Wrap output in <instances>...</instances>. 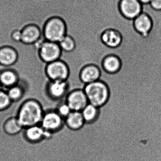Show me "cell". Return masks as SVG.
<instances>
[{"instance_id": "6da1fadb", "label": "cell", "mask_w": 161, "mask_h": 161, "mask_svg": "<svg viewBox=\"0 0 161 161\" xmlns=\"http://www.w3.org/2000/svg\"><path fill=\"white\" fill-rule=\"evenodd\" d=\"M44 112L40 102L35 99H29L21 103L16 116L23 129H25L40 125Z\"/></svg>"}, {"instance_id": "7a4b0ae2", "label": "cell", "mask_w": 161, "mask_h": 161, "mask_svg": "<svg viewBox=\"0 0 161 161\" xmlns=\"http://www.w3.org/2000/svg\"><path fill=\"white\" fill-rule=\"evenodd\" d=\"M83 91L89 103L98 108L104 105L109 98L108 87L101 81L86 85Z\"/></svg>"}, {"instance_id": "3957f363", "label": "cell", "mask_w": 161, "mask_h": 161, "mask_svg": "<svg viewBox=\"0 0 161 161\" xmlns=\"http://www.w3.org/2000/svg\"><path fill=\"white\" fill-rule=\"evenodd\" d=\"M64 22L59 18L49 19L44 27V35L47 41L59 43L66 35Z\"/></svg>"}, {"instance_id": "277c9868", "label": "cell", "mask_w": 161, "mask_h": 161, "mask_svg": "<svg viewBox=\"0 0 161 161\" xmlns=\"http://www.w3.org/2000/svg\"><path fill=\"white\" fill-rule=\"evenodd\" d=\"M40 125L45 130L54 135L62 130L64 127V119L55 109H48L45 111Z\"/></svg>"}, {"instance_id": "5b68a950", "label": "cell", "mask_w": 161, "mask_h": 161, "mask_svg": "<svg viewBox=\"0 0 161 161\" xmlns=\"http://www.w3.org/2000/svg\"><path fill=\"white\" fill-rule=\"evenodd\" d=\"M44 72L49 80L66 81L69 74L67 65L60 60L47 64Z\"/></svg>"}, {"instance_id": "8992f818", "label": "cell", "mask_w": 161, "mask_h": 161, "mask_svg": "<svg viewBox=\"0 0 161 161\" xmlns=\"http://www.w3.org/2000/svg\"><path fill=\"white\" fill-rule=\"evenodd\" d=\"M69 91V85L67 80H49L46 85L47 96L57 102L65 99Z\"/></svg>"}, {"instance_id": "52a82bcc", "label": "cell", "mask_w": 161, "mask_h": 161, "mask_svg": "<svg viewBox=\"0 0 161 161\" xmlns=\"http://www.w3.org/2000/svg\"><path fill=\"white\" fill-rule=\"evenodd\" d=\"M62 49L58 43L45 41L39 48L41 60L48 64L60 59Z\"/></svg>"}, {"instance_id": "ba28073f", "label": "cell", "mask_w": 161, "mask_h": 161, "mask_svg": "<svg viewBox=\"0 0 161 161\" xmlns=\"http://www.w3.org/2000/svg\"><path fill=\"white\" fill-rule=\"evenodd\" d=\"M65 101L72 111L81 112L89 103L83 90H75L69 92L67 95Z\"/></svg>"}, {"instance_id": "9c48e42d", "label": "cell", "mask_w": 161, "mask_h": 161, "mask_svg": "<svg viewBox=\"0 0 161 161\" xmlns=\"http://www.w3.org/2000/svg\"><path fill=\"white\" fill-rule=\"evenodd\" d=\"M119 9L126 18L134 19L142 13V3L138 0H121Z\"/></svg>"}, {"instance_id": "30bf717a", "label": "cell", "mask_w": 161, "mask_h": 161, "mask_svg": "<svg viewBox=\"0 0 161 161\" xmlns=\"http://www.w3.org/2000/svg\"><path fill=\"white\" fill-rule=\"evenodd\" d=\"M19 72L16 69L12 68H0V84L1 87L7 90L19 83Z\"/></svg>"}, {"instance_id": "8fae6325", "label": "cell", "mask_w": 161, "mask_h": 161, "mask_svg": "<svg viewBox=\"0 0 161 161\" xmlns=\"http://www.w3.org/2000/svg\"><path fill=\"white\" fill-rule=\"evenodd\" d=\"M46 131L40 125H34L23 130V137L31 144H37L46 140Z\"/></svg>"}, {"instance_id": "7c38bea8", "label": "cell", "mask_w": 161, "mask_h": 161, "mask_svg": "<svg viewBox=\"0 0 161 161\" xmlns=\"http://www.w3.org/2000/svg\"><path fill=\"white\" fill-rule=\"evenodd\" d=\"M15 50L10 47L0 48V68H8L14 65L18 60Z\"/></svg>"}, {"instance_id": "4fadbf2b", "label": "cell", "mask_w": 161, "mask_h": 161, "mask_svg": "<svg viewBox=\"0 0 161 161\" xmlns=\"http://www.w3.org/2000/svg\"><path fill=\"white\" fill-rule=\"evenodd\" d=\"M21 41L24 44H33L41 37V33L38 27L34 25L25 27L21 31Z\"/></svg>"}, {"instance_id": "5bb4252c", "label": "cell", "mask_w": 161, "mask_h": 161, "mask_svg": "<svg viewBox=\"0 0 161 161\" xmlns=\"http://www.w3.org/2000/svg\"><path fill=\"white\" fill-rule=\"evenodd\" d=\"M134 25L137 32L147 36L152 28V22L147 15L142 13L134 19Z\"/></svg>"}, {"instance_id": "9a60e30c", "label": "cell", "mask_w": 161, "mask_h": 161, "mask_svg": "<svg viewBox=\"0 0 161 161\" xmlns=\"http://www.w3.org/2000/svg\"><path fill=\"white\" fill-rule=\"evenodd\" d=\"M100 74V70L97 67L94 65H89L82 69L80 78L85 84H88L99 80Z\"/></svg>"}, {"instance_id": "2e32d148", "label": "cell", "mask_w": 161, "mask_h": 161, "mask_svg": "<svg viewBox=\"0 0 161 161\" xmlns=\"http://www.w3.org/2000/svg\"><path fill=\"white\" fill-rule=\"evenodd\" d=\"M101 39L103 44L107 47L115 48L121 44L122 37L118 31L110 29L106 30L103 33Z\"/></svg>"}, {"instance_id": "e0dca14e", "label": "cell", "mask_w": 161, "mask_h": 161, "mask_svg": "<svg viewBox=\"0 0 161 161\" xmlns=\"http://www.w3.org/2000/svg\"><path fill=\"white\" fill-rule=\"evenodd\" d=\"M3 131L9 136L17 135L23 130L16 116L11 117L6 119L3 125Z\"/></svg>"}, {"instance_id": "ac0fdd59", "label": "cell", "mask_w": 161, "mask_h": 161, "mask_svg": "<svg viewBox=\"0 0 161 161\" xmlns=\"http://www.w3.org/2000/svg\"><path fill=\"white\" fill-rule=\"evenodd\" d=\"M64 122L68 128L72 130H77L81 128L85 122L81 112L72 111L65 119Z\"/></svg>"}, {"instance_id": "d6986e66", "label": "cell", "mask_w": 161, "mask_h": 161, "mask_svg": "<svg viewBox=\"0 0 161 161\" xmlns=\"http://www.w3.org/2000/svg\"><path fill=\"white\" fill-rule=\"evenodd\" d=\"M120 61L117 56L111 55L104 58L103 62V69L109 73H115L120 69Z\"/></svg>"}, {"instance_id": "ffe728a7", "label": "cell", "mask_w": 161, "mask_h": 161, "mask_svg": "<svg viewBox=\"0 0 161 161\" xmlns=\"http://www.w3.org/2000/svg\"><path fill=\"white\" fill-rule=\"evenodd\" d=\"M26 88L19 82L17 84L6 90L10 99L13 103L19 101L24 97L26 93Z\"/></svg>"}, {"instance_id": "44dd1931", "label": "cell", "mask_w": 161, "mask_h": 161, "mask_svg": "<svg viewBox=\"0 0 161 161\" xmlns=\"http://www.w3.org/2000/svg\"><path fill=\"white\" fill-rule=\"evenodd\" d=\"M81 112L85 122L90 123L96 120L97 117L98 108L88 103Z\"/></svg>"}, {"instance_id": "7402d4cb", "label": "cell", "mask_w": 161, "mask_h": 161, "mask_svg": "<svg viewBox=\"0 0 161 161\" xmlns=\"http://www.w3.org/2000/svg\"><path fill=\"white\" fill-rule=\"evenodd\" d=\"M12 101L10 99L6 90L0 89V112L7 110L12 105Z\"/></svg>"}, {"instance_id": "603a6c76", "label": "cell", "mask_w": 161, "mask_h": 161, "mask_svg": "<svg viewBox=\"0 0 161 161\" xmlns=\"http://www.w3.org/2000/svg\"><path fill=\"white\" fill-rule=\"evenodd\" d=\"M54 109L64 119L72 112L70 107L67 103L65 99L58 102Z\"/></svg>"}, {"instance_id": "cb8c5ba5", "label": "cell", "mask_w": 161, "mask_h": 161, "mask_svg": "<svg viewBox=\"0 0 161 161\" xmlns=\"http://www.w3.org/2000/svg\"><path fill=\"white\" fill-rule=\"evenodd\" d=\"M59 46L62 50L65 52H71L74 50L75 43L72 37L66 35L59 43Z\"/></svg>"}, {"instance_id": "d4e9b609", "label": "cell", "mask_w": 161, "mask_h": 161, "mask_svg": "<svg viewBox=\"0 0 161 161\" xmlns=\"http://www.w3.org/2000/svg\"><path fill=\"white\" fill-rule=\"evenodd\" d=\"M150 4L154 10H161V0H151Z\"/></svg>"}, {"instance_id": "484cf974", "label": "cell", "mask_w": 161, "mask_h": 161, "mask_svg": "<svg viewBox=\"0 0 161 161\" xmlns=\"http://www.w3.org/2000/svg\"><path fill=\"white\" fill-rule=\"evenodd\" d=\"M21 32L19 31H14L11 35L12 39L15 42L21 41Z\"/></svg>"}, {"instance_id": "4316f807", "label": "cell", "mask_w": 161, "mask_h": 161, "mask_svg": "<svg viewBox=\"0 0 161 161\" xmlns=\"http://www.w3.org/2000/svg\"><path fill=\"white\" fill-rule=\"evenodd\" d=\"M142 4H147L150 3L151 0H138Z\"/></svg>"}, {"instance_id": "83f0119b", "label": "cell", "mask_w": 161, "mask_h": 161, "mask_svg": "<svg viewBox=\"0 0 161 161\" xmlns=\"http://www.w3.org/2000/svg\"><path fill=\"white\" fill-rule=\"evenodd\" d=\"M1 88V84H0V89Z\"/></svg>"}]
</instances>
